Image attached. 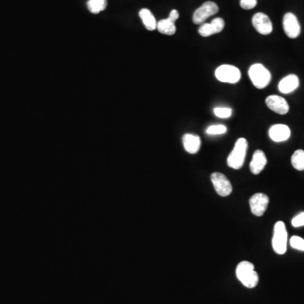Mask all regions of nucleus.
Returning <instances> with one entry per match:
<instances>
[{
    "label": "nucleus",
    "instance_id": "0eeeda50",
    "mask_svg": "<svg viewBox=\"0 0 304 304\" xmlns=\"http://www.w3.org/2000/svg\"><path fill=\"white\" fill-rule=\"evenodd\" d=\"M211 178L215 190L219 195L226 197L232 193V184L225 175L220 172H214L211 174Z\"/></svg>",
    "mask_w": 304,
    "mask_h": 304
},
{
    "label": "nucleus",
    "instance_id": "b1692460",
    "mask_svg": "<svg viewBox=\"0 0 304 304\" xmlns=\"http://www.w3.org/2000/svg\"><path fill=\"white\" fill-rule=\"evenodd\" d=\"M292 225L294 227H301L304 226V212H301L292 219Z\"/></svg>",
    "mask_w": 304,
    "mask_h": 304
},
{
    "label": "nucleus",
    "instance_id": "423d86ee",
    "mask_svg": "<svg viewBox=\"0 0 304 304\" xmlns=\"http://www.w3.org/2000/svg\"><path fill=\"white\" fill-rule=\"evenodd\" d=\"M219 11L218 5L215 2L207 1L196 9L193 15V22L195 25L203 24L209 17L216 15Z\"/></svg>",
    "mask_w": 304,
    "mask_h": 304
},
{
    "label": "nucleus",
    "instance_id": "ddd939ff",
    "mask_svg": "<svg viewBox=\"0 0 304 304\" xmlns=\"http://www.w3.org/2000/svg\"><path fill=\"white\" fill-rule=\"evenodd\" d=\"M270 138L275 142H283L291 136V130L286 124H276L269 130Z\"/></svg>",
    "mask_w": 304,
    "mask_h": 304
},
{
    "label": "nucleus",
    "instance_id": "f257e3e1",
    "mask_svg": "<svg viewBox=\"0 0 304 304\" xmlns=\"http://www.w3.org/2000/svg\"><path fill=\"white\" fill-rule=\"evenodd\" d=\"M236 276L248 288L255 287L259 282V276L254 271V265L249 261H242L238 264L236 269Z\"/></svg>",
    "mask_w": 304,
    "mask_h": 304
},
{
    "label": "nucleus",
    "instance_id": "f03ea898",
    "mask_svg": "<svg viewBox=\"0 0 304 304\" xmlns=\"http://www.w3.org/2000/svg\"><path fill=\"white\" fill-rule=\"evenodd\" d=\"M248 150V141L246 138H238L236 141L234 148L227 157V165L232 168H241L244 166V161L246 157Z\"/></svg>",
    "mask_w": 304,
    "mask_h": 304
},
{
    "label": "nucleus",
    "instance_id": "4be33fe9",
    "mask_svg": "<svg viewBox=\"0 0 304 304\" xmlns=\"http://www.w3.org/2000/svg\"><path fill=\"white\" fill-rule=\"evenodd\" d=\"M290 245L291 247L295 249L304 251V239L298 236H293L290 239Z\"/></svg>",
    "mask_w": 304,
    "mask_h": 304
},
{
    "label": "nucleus",
    "instance_id": "a878e982",
    "mask_svg": "<svg viewBox=\"0 0 304 304\" xmlns=\"http://www.w3.org/2000/svg\"><path fill=\"white\" fill-rule=\"evenodd\" d=\"M178 18H179V13H178V10L177 9H172L171 13H170V15H169V20L175 23Z\"/></svg>",
    "mask_w": 304,
    "mask_h": 304
},
{
    "label": "nucleus",
    "instance_id": "aec40b11",
    "mask_svg": "<svg viewBox=\"0 0 304 304\" xmlns=\"http://www.w3.org/2000/svg\"><path fill=\"white\" fill-rule=\"evenodd\" d=\"M292 164L294 168L298 171L304 170V151L298 150L296 151L292 157Z\"/></svg>",
    "mask_w": 304,
    "mask_h": 304
},
{
    "label": "nucleus",
    "instance_id": "f8f14e48",
    "mask_svg": "<svg viewBox=\"0 0 304 304\" xmlns=\"http://www.w3.org/2000/svg\"><path fill=\"white\" fill-rule=\"evenodd\" d=\"M225 28V21L221 18H216L211 23H204L199 28V34L204 37L220 33Z\"/></svg>",
    "mask_w": 304,
    "mask_h": 304
},
{
    "label": "nucleus",
    "instance_id": "9d476101",
    "mask_svg": "<svg viewBox=\"0 0 304 304\" xmlns=\"http://www.w3.org/2000/svg\"><path fill=\"white\" fill-rule=\"evenodd\" d=\"M253 28L261 35H269L273 30V26L271 19L265 13H256L252 19Z\"/></svg>",
    "mask_w": 304,
    "mask_h": 304
},
{
    "label": "nucleus",
    "instance_id": "1a4fd4ad",
    "mask_svg": "<svg viewBox=\"0 0 304 304\" xmlns=\"http://www.w3.org/2000/svg\"><path fill=\"white\" fill-rule=\"evenodd\" d=\"M269 202H270L269 197L265 193H258L253 194L249 199V205L252 213L256 217L263 216L268 207Z\"/></svg>",
    "mask_w": 304,
    "mask_h": 304
},
{
    "label": "nucleus",
    "instance_id": "5701e85b",
    "mask_svg": "<svg viewBox=\"0 0 304 304\" xmlns=\"http://www.w3.org/2000/svg\"><path fill=\"white\" fill-rule=\"evenodd\" d=\"M214 113L218 118H227L232 116V110L230 108H216Z\"/></svg>",
    "mask_w": 304,
    "mask_h": 304
},
{
    "label": "nucleus",
    "instance_id": "f3484780",
    "mask_svg": "<svg viewBox=\"0 0 304 304\" xmlns=\"http://www.w3.org/2000/svg\"><path fill=\"white\" fill-rule=\"evenodd\" d=\"M143 24L148 30H154L157 29V22L154 17L151 10L148 9H142L138 13Z\"/></svg>",
    "mask_w": 304,
    "mask_h": 304
},
{
    "label": "nucleus",
    "instance_id": "9b49d317",
    "mask_svg": "<svg viewBox=\"0 0 304 304\" xmlns=\"http://www.w3.org/2000/svg\"><path fill=\"white\" fill-rule=\"evenodd\" d=\"M265 103L271 109V111L276 112L278 114L285 115L289 111V105L283 97L276 95H272L267 97L265 100Z\"/></svg>",
    "mask_w": 304,
    "mask_h": 304
},
{
    "label": "nucleus",
    "instance_id": "20e7f679",
    "mask_svg": "<svg viewBox=\"0 0 304 304\" xmlns=\"http://www.w3.org/2000/svg\"><path fill=\"white\" fill-rule=\"evenodd\" d=\"M287 246V232L286 225L282 221L276 223L274 234L272 238V247L278 254H284L286 252Z\"/></svg>",
    "mask_w": 304,
    "mask_h": 304
},
{
    "label": "nucleus",
    "instance_id": "7ed1b4c3",
    "mask_svg": "<svg viewBox=\"0 0 304 304\" xmlns=\"http://www.w3.org/2000/svg\"><path fill=\"white\" fill-rule=\"evenodd\" d=\"M249 76L253 85L258 89L266 87L271 81V74L261 63H255L249 69Z\"/></svg>",
    "mask_w": 304,
    "mask_h": 304
},
{
    "label": "nucleus",
    "instance_id": "6ab92c4d",
    "mask_svg": "<svg viewBox=\"0 0 304 304\" xmlns=\"http://www.w3.org/2000/svg\"><path fill=\"white\" fill-rule=\"evenodd\" d=\"M108 6V0H89L87 3L88 9L92 14H98L105 10Z\"/></svg>",
    "mask_w": 304,
    "mask_h": 304
},
{
    "label": "nucleus",
    "instance_id": "6e6552de",
    "mask_svg": "<svg viewBox=\"0 0 304 304\" xmlns=\"http://www.w3.org/2000/svg\"><path fill=\"white\" fill-rule=\"evenodd\" d=\"M283 29L286 36L295 39L301 33V26L293 13H286L283 17Z\"/></svg>",
    "mask_w": 304,
    "mask_h": 304
},
{
    "label": "nucleus",
    "instance_id": "393cba45",
    "mask_svg": "<svg viewBox=\"0 0 304 304\" xmlns=\"http://www.w3.org/2000/svg\"><path fill=\"white\" fill-rule=\"evenodd\" d=\"M257 5V0H240V6L244 9L249 10Z\"/></svg>",
    "mask_w": 304,
    "mask_h": 304
},
{
    "label": "nucleus",
    "instance_id": "dca6fc26",
    "mask_svg": "<svg viewBox=\"0 0 304 304\" xmlns=\"http://www.w3.org/2000/svg\"><path fill=\"white\" fill-rule=\"evenodd\" d=\"M183 144L187 152L190 154H196L199 151L201 145V140L198 136L186 134L183 138Z\"/></svg>",
    "mask_w": 304,
    "mask_h": 304
},
{
    "label": "nucleus",
    "instance_id": "a211bd4d",
    "mask_svg": "<svg viewBox=\"0 0 304 304\" xmlns=\"http://www.w3.org/2000/svg\"><path fill=\"white\" fill-rule=\"evenodd\" d=\"M157 29L159 30V32H161V33L168 35V36H172V35L175 34L176 30H177L174 22L170 21L168 18L161 20L157 23Z\"/></svg>",
    "mask_w": 304,
    "mask_h": 304
},
{
    "label": "nucleus",
    "instance_id": "4468645a",
    "mask_svg": "<svg viewBox=\"0 0 304 304\" xmlns=\"http://www.w3.org/2000/svg\"><path fill=\"white\" fill-rule=\"evenodd\" d=\"M266 164H267V158L265 157L264 151L261 150H257L253 153V158L250 163V171L253 174H259L264 170Z\"/></svg>",
    "mask_w": 304,
    "mask_h": 304
},
{
    "label": "nucleus",
    "instance_id": "2eb2a0df",
    "mask_svg": "<svg viewBox=\"0 0 304 304\" xmlns=\"http://www.w3.org/2000/svg\"><path fill=\"white\" fill-rule=\"evenodd\" d=\"M299 86V79L296 75H289L284 77L278 84V89L280 92L283 94H289L293 92Z\"/></svg>",
    "mask_w": 304,
    "mask_h": 304
},
{
    "label": "nucleus",
    "instance_id": "412c9836",
    "mask_svg": "<svg viewBox=\"0 0 304 304\" xmlns=\"http://www.w3.org/2000/svg\"><path fill=\"white\" fill-rule=\"evenodd\" d=\"M226 127L222 124H217V125H211L206 130V134L211 136H218V135H223L226 132Z\"/></svg>",
    "mask_w": 304,
    "mask_h": 304
},
{
    "label": "nucleus",
    "instance_id": "39448f33",
    "mask_svg": "<svg viewBox=\"0 0 304 304\" xmlns=\"http://www.w3.org/2000/svg\"><path fill=\"white\" fill-rule=\"evenodd\" d=\"M215 76L219 82L236 84L241 79V72L237 67L230 64H223L217 68Z\"/></svg>",
    "mask_w": 304,
    "mask_h": 304
}]
</instances>
